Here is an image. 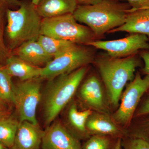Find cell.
Returning <instances> with one entry per match:
<instances>
[{
	"label": "cell",
	"mask_w": 149,
	"mask_h": 149,
	"mask_svg": "<svg viewBox=\"0 0 149 149\" xmlns=\"http://www.w3.org/2000/svg\"><path fill=\"white\" fill-rule=\"evenodd\" d=\"M88 70V65L48 80L43 96V119L47 126L72 100Z\"/></svg>",
	"instance_id": "3"
},
{
	"label": "cell",
	"mask_w": 149,
	"mask_h": 149,
	"mask_svg": "<svg viewBox=\"0 0 149 149\" xmlns=\"http://www.w3.org/2000/svg\"><path fill=\"white\" fill-rule=\"evenodd\" d=\"M133 118L136 120L129 136L143 139L149 143V113Z\"/></svg>",
	"instance_id": "24"
},
{
	"label": "cell",
	"mask_w": 149,
	"mask_h": 149,
	"mask_svg": "<svg viewBox=\"0 0 149 149\" xmlns=\"http://www.w3.org/2000/svg\"><path fill=\"white\" fill-rule=\"evenodd\" d=\"M65 111V126L79 140H87L91 136L86 128V122L93 111L85 109L80 111L76 103L71 101Z\"/></svg>",
	"instance_id": "14"
},
{
	"label": "cell",
	"mask_w": 149,
	"mask_h": 149,
	"mask_svg": "<svg viewBox=\"0 0 149 149\" xmlns=\"http://www.w3.org/2000/svg\"><path fill=\"white\" fill-rule=\"evenodd\" d=\"M8 148L4 144L0 142V149H8Z\"/></svg>",
	"instance_id": "33"
},
{
	"label": "cell",
	"mask_w": 149,
	"mask_h": 149,
	"mask_svg": "<svg viewBox=\"0 0 149 149\" xmlns=\"http://www.w3.org/2000/svg\"><path fill=\"white\" fill-rule=\"evenodd\" d=\"M121 146L123 149H149V143L146 141L131 136L122 139Z\"/></svg>",
	"instance_id": "25"
},
{
	"label": "cell",
	"mask_w": 149,
	"mask_h": 149,
	"mask_svg": "<svg viewBox=\"0 0 149 149\" xmlns=\"http://www.w3.org/2000/svg\"><path fill=\"white\" fill-rule=\"evenodd\" d=\"M42 149H82L80 140L59 120H54L44 130Z\"/></svg>",
	"instance_id": "10"
},
{
	"label": "cell",
	"mask_w": 149,
	"mask_h": 149,
	"mask_svg": "<svg viewBox=\"0 0 149 149\" xmlns=\"http://www.w3.org/2000/svg\"><path fill=\"white\" fill-rule=\"evenodd\" d=\"M19 122L11 115L0 120V142L8 148L13 146Z\"/></svg>",
	"instance_id": "20"
},
{
	"label": "cell",
	"mask_w": 149,
	"mask_h": 149,
	"mask_svg": "<svg viewBox=\"0 0 149 149\" xmlns=\"http://www.w3.org/2000/svg\"><path fill=\"white\" fill-rule=\"evenodd\" d=\"M120 32L142 34L149 38V9L130 11L125 23L109 33Z\"/></svg>",
	"instance_id": "17"
},
{
	"label": "cell",
	"mask_w": 149,
	"mask_h": 149,
	"mask_svg": "<svg viewBox=\"0 0 149 149\" xmlns=\"http://www.w3.org/2000/svg\"><path fill=\"white\" fill-rule=\"evenodd\" d=\"M86 128L90 136L101 135L123 139L128 136L108 114L92 113L86 122Z\"/></svg>",
	"instance_id": "12"
},
{
	"label": "cell",
	"mask_w": 149,
	"mask_h": 149,
	"mask_svg": "<svg viewBox=\"0 0 149 149\" xmlns=\"http://www.w3.org/2000/svg\"><path fill=\"white\" fill-rule=\"evenodd\" d=\"M46 52L53 58L74 47L77 44L44 35L37 39Z\"/></svg>",
	"instance_id": "19"
},
{
	"label": "cell",
	"mask_w": 149,
	"mask_h": 149,
	"mask_svg": "<svg viewBox=\"0 0 149 149\" xmlns=\"http://www.w3.org/2000/svg\"><path fill=\"white\" fill-rule=\"evenodd\" d=\"M78 22L72 14L43 18L40 34L83 45L98 40L90 28Z\"/></svg>",
	"instance_id": "5"
},
{
	"label": "cell",
	"mask_w": 149,
	"mask_h": 149,
	"mask_svg": "<svg viewBox=\"0 0 149 149\" xmlns=\"http://www.w3.org/2000/svg\"><path fill=\"white\" fill-rule=\"evenodd\" d=\"M88 46L105 51L111 57L121 58L137 54L143 50H149V38L146 35L133 33L118 40H95Z\"/></svg>",
	"instance_id": "9"
},
{
	"label": "cell",
	"mask_w": 149,
	"mask_h": 149,
	"mask_svg": "<svg viewBox=\"0 0 149 149\" xmlns=\"http://www.w3.org/2000/svg\"><path fill=\"white\" fill-rule=\"evenodd\" d=\"M3 66L12 77H17L20 81L41 77L42 70V68L30 64L12 54Z\"/></svg>",
	"instance_id": "16"
},
{
	"label": "cell",
	"mask_w": 149,
	"mask_h": 149,
	"mask_svg": "<svg viewBox=\"0 0 149 149\" xmlns=\"http://www.w3.org/2000/svg\"><path fill=\"white\" fill-rule=\"evenodd\" d=\"M121 142H122V139L120 138L118 139L114 149H122Z\"/></svg>",
	"instance_id": "32"
},
{
	"label": "cell",
	"mask_w": 149,
	"mask_h": 149,
	"mask_svg": "<svg viewBox=\"0 0 149 149\" xmlns=\"http://www.w3.org/2000/svg\"><path fill=\"white\" fill-rule=\"evenodd\" d=\"M11 54L30 64L39 67L46 65L53 58L46 52L37 40H30L22 44L12 51Z\"/></svg>",
	"instance_id": "15"
},
{
	"label": "cell",
	"mask_w": 149,
	"mask_h": 149,
	"mask_svg": "<svg viewBox=\"0 0 149 149\" xmlns=\"http://www.w3.org/2000/svg\"><path fill=\"white\" fill-rule=\"evenodd\" d=\"M44 130L39 124L19 121L11 149H40Z\"/></svg>",
	"instance_id": "13"
},
{
	"label": "cell",
	"mask_w": 149,
	"mask_h": 149,
	"mask_svg": "<svg viewBox=\"0 0 149 149\" xmlns=\"http://www.w3.org/2000/svg\"><path fill=\"white\" fill-rule=\"evenodd\" d=\"M105 0H76L78 5L93 6Z\"/></svg>",
	"instance_id": "30"
},
{
	"label": "cell",
	"mask_w": 149,
	"mask_h": 149,
	"mask_svg": "<svg viewBox=\"0 0 149 149\" xmlns=\"http://www.w3.org/2000/svg\"><path fill=\"white\" fill-rule=\"evenodd\" d=\"M95 49L91 46L77 45L47 63L42 68L41 78L50 80L93 63L96 56Z\"/></svg>",
	"instance_id": "6"
},
{
	"label": "cell",
	"mask_w": 149,
	"mask_h": 149,
	"mask_svg": "<svg viewBox=\"0 0 149 149\" xmlns=\"http://www.w3.org/2000/svg\"><path fill=\"white\" fill-rule=\"evenodd\" d=\"M42 19L31 1H21L16 10L8 8L5 39L11 52L25 42L37 40Z\"/></svg>",
	"instance_id": "4"
},
{
	"label": "cell",
	"mask_w": 149,
	"mask_h": 149,
	"mask_svg": "<svg viewBox=\"0 0 149 149\" xmlns=\"http://www.w3.org/2000/svg\"><path fill=\"white\" fill-rule=\"evenodd\" d=\"M77 6L76 0H40L36 8L42 18H48L73 14Z\"/></svg>",
	"instance_id": "18"
},
{
	"label": "cell",
	"mask_w": 149,
	"mask_h": 149,
	"mask_svg": "<svg viewBox=\"0 0 149 149\" xmlns=\"http://www.w3.org/2000/svg\"><path fill=\"white\" fill-rule=\"evenodd\" d=\"M5 4L0 2V65H4L11 54L6 45L5 32L6 24V12L8 8Z\"/></svg>",
	"instance_id": "22"
},
{
	"label": "cell",
	"mask_w": 149,
	"mask_h": 149,
	"mask_svg": "<svg viewBox=\"0 0 149 149\" xmlns=\"http://www.w3.org/2000/svg\"><path fill=\"white\" fill-rule=\"evenodd\" d=\"M141 59L139 54L121 58L107 53L96 56L93 63L100 74L111 106H119L123 89L134 78L136 68L142 65Z\"/></svg>",
	"instance_id": "1"
},
{
	"label": "cell",
	"mask_w": 149,
	"mask_h": 149,
	"mask_svg": "<svg viewBox=\"0 0 149 149\" xmlns=\"http://www.w3.org/2000/svg\"><path fill=\"white\" fill-rule=\"evenodd\" d=\"M149 89V74L142 77L140 72L137 71L123 92L118 109L112 116L113 120L118 125H130L142 97Z\"/></svg>",
	"instance_id": "8"
},
{
	"label": "cell",
	"mask_w": 149,
	"mask_h": 149,
	"mask_svg": "<svg viewBox=\"0 0 149 149\" xmlns=\"http://www.w3.org/2000/svg\"><path fill=\"white\" fill-rule=\"evenodd\" d=\"M10 149V148H9V149Z\"/></svg>",
	"instance_id": "35"
},
{
	"label": "cell",
	"mask_w": 149,
	"mask_h": 149,
	"mask_svg": "<svg viewBox=\"0 0 149 149\" xmlns=\"http://www.w3.org/2000/svg\"><path fill=\"white\" fill-rule=\"evenodd\" d=\"M131 8L125 1L105 0L95 5H78L73 15L78 22L90 28L99 40L123 25Z\"/></svg>",
	"instance_id": "2"
},
{
	"label": "cell",
	"mask_w": 149,
	"mask_h": 149,
	"mask_svg": "<svg viewBox=\"0 0 149 149\" xmlns=\"http://www.w3.org/2000/svg\"><path fill=\"white\" fill-rule=\"evenodd\" d=\"M139 54L144 62V66L140 70V73L144 75L149 74V50L140 51Z\"/></svg>",
	"instance_id": "28"
},
{
	"label": "cell",
	"mask_w": 149,
	"mask_h": 149,
	"mask_svg": "<svg viewBox=\"0 0 149 149\" xmlns=\"http://www.w3.org/2000/svg\"><path fill=\"white\" fill-rule=\"evenodd\" d=\"M4 67L0 65V99L6 103L14 102V84Z\"/></svg>",
	"instance_id": "21"
},
{
	"label": "cell",
	"mask_w": 149,
	"mask_h": 149,
	"mask_svg": "<svg viewBox=\"0 0 149 149\" xmlns=\"http://www.w3.org/2000/svg\"><path fill=\"white\" fill-rule=\"evenodd\" d=\"M77 91L79 100L87 109L109 114L103 87L96 75L93 74L88 77Z\"/></svg>",
	"instance_id": "11"
},
{
	"label": "cell",
	"mask_w": 149,
	"mask_h": 149,
	"mask_svg": "<svg viewBox=\"0 0 149 149\" xmlns=\"http://www.w3.org/2000/svg\"><path fill=\"white\" fill-rule=\"evenodd\" d=\"M114 139L117 138L101 135L91 136L82 146V149H114L116 143L113 144Z\"/></svg>",
	"instance_id": "23"
},
{
	"label": "cell",
	"mask_w": 149,
	"mask_h": 149,
	"mask_svg": "<svg viewBox=\"0 0 149 149\" xmlns=\"http://www.w3.org/2000/svg\"><path fill=\"white\" fill-rule=\"evenodd\" d=\"M149 113V89L144 94L139 103L133 118L139 117Z\"/></svg>",
	"instance_id": "26"
},
{
	"label": "cell",
	"mask_w": 149,
	"mask_h": 149,
	"mask_svg": "<svg viewBox=\"0 0 149 149\" xmlns=\"http://www.w3.org/2000/svg\"><path fill=\"white\" fill-rule=\"evenodd\" d=\"M30 1L32 2L33 4L35 5L36 6L38 4L40 0H30Z\"/></svg>",
	"instance_id": "34"
},
{
	"label": "cell",
	"mask_w": 149,
	"mask_h": 149,
	"mask_svg": "<svg viewBox=\"0 0 149 149\" xmlns=\"http://www.w3.org/2000/svg\"><path fill=\"white\" fill-rule=\"evenodd\" d=\"M0 2L5 4L9 8L19 7L21 3V1L19 0H0Z\"/></svg>",
	"instance_id": "31"
},
{
	"label": "cell",
	"mask_w": 149,
	"mask_h": 149,
	"mask_svg": "<svg viewBox=\"0 0 149 149\" xmlns=\"http://www.w3.org/2000/svg\"><path fill=\"white\" fill-rule=\"evenodd\" d=\"M41 77L20 81L14 85V102L19 121L38 124L36 112L42 100Z\"/></svg>",
	"instance_id": "7"
},
{
	"label": "cell",
	"mask_w": 149,
	"mask_h": 149,
	"mask_svg": "<svg viewBox=\"0 0 149 149\" xmlns=\"http://www.w3.org/2000/svg\"><path fill=\"white\" fill-rule=\"evenodd\" d=\"M125 1L131 7L130 11L149 9V0H119Z\"/></svg>",
	"instance_id": "27"
},
{
	"label": "cell",
	"mask_w": 149,
	"mask_h": 149,
	"mask_svg": "<svg viewBox=\"0 0 149 149\" xmlns=\"http://www.w3.org/2000/svg\"><path fill=\"white\" fill-rule=\"evenodd\" d=\"M10 115V110L8 104L0 99V120Z\"/></svg>",
	"instance_id": "29"
}]
</instances>
